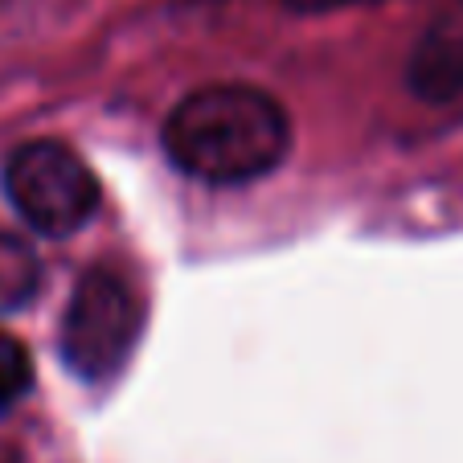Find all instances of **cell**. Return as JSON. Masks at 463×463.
<instances>
[{"mask_svg":"<svg viewBox=\"0 0 463 463\" xmlns=\"http://www.w3.org/2000/svg\"><path fill=\"white\" fill-rule=\"evenodd\" d=\"M299 9H328V5H345V0H291Z\"/></svg>","mask_w":463,"mask_h":463,"instance_id":"52a82bcc","label":"cell"},{"mask_svg":"<svg viewBox=\"0 0 463 463\" xmlns=\"http://www.w3.org/2000/svg\"><path fill=\"white\" fill-rule=\"evenodd\" d=\"M140 336V299L115 271H87L61 316V361L82 382H107L123 369Z\"/></svg>","mask_w":463,"mask_h":463,"instance_id":"3957f363","label":"cell"},{"mask_svg":"<svg viewBox=\"0 0 463 463\" xmlns=\"http://www.w3.org/2000/svg\"><path fill=\"white\" fill-rule=\"evenodd\" d=\"M165 148L173 165L197 181L246 184L279 168L291 148V123L275 95L246 82H218L173 107Z\"/></svg>","mask_w":463,"mask_h":463,"instance_id":"6da1fadb","label":"cell"},{"mask_svg":"<svg viewBox=\"0 0 463 463\" xmlns=\"http://www.w3.org/2000/svg\"><path fill=\"white\" fill-rule=\"evenodd\" d=\"M411 87L430 103L463 90V17H439L411 53Z\"/></svg>","mask_w":463,"mask_h":463,"instance_id":"277c9868","label":"cell"},{"mask_svg":"<svg viewBox=\"0 0 463 463\" xmlns=\"http://www.w3.org/2000/svg\"><path fill=\"white\" fill-rule=\"evenodd\" d=\"M5 193L37 234L66 238L99 210V181L87 160L58 140H33L5 160Z\"/></svg>","mask_w":463,"mask_h":463,"instance_id":"7a4b0ae2","label":"cell"},{"mask_svg":"<svg viewBox=\"0 0 463 463\" xmlns=\"http://www.w3.org/2000/svg\"><path fill=\"white\" fill-rule=\"evenodd\" d=\"M0 463H17V451H9V447H0Z\"/></svg>","mask_w":463,"mask_h":463,"instance_id":"ba28073f","label":"cell"},{"mask_svg":"<svg viewBox=\"0 0 463 463\" xmlns=\"http://www.w3.org/2000/svg\"><path fill=\"white\" fill-rule=\"evenodd\" d=\"M42 283V262L33 246L17 234H0V316L17 312Z\"/></svg>","mask_w":463,"mask_h":463,"instance_id":"5b68a950","label":"cell"},{"mask_svg":"<svg viewBox=\"0 0 463 463\" xmlns=\"http://www.w3.org/2000/svg\"><path fill=\"white\" fill-rule=\"evenodd\" d=\"M29 382H33V361H29L25 345L17 336L0 333V414H9L25 398Z\"/></svg>","mask_w":463,"mask_h":463,"instance_id":"8992f818","label":"cell"}]
</instances>
